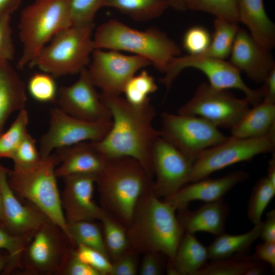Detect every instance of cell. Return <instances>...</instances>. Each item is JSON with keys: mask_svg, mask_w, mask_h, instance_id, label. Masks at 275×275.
I'll list each match as a JSON object with an SVG mask.
<instances>
[{"mask_svg": "<svg viewBox=\"0 0 275 275\" xmlns=\"http://www.w3.org/2000/svg\"><path fill=\"white\" fill-rule=\"evenodd\" d=\"M175 211L153 193L152 185L149 187L140 198L128 226L130 247L144 253H161L171 262L185 232Z\"/></svg>", "mask_w": 275, "mask_h": 275, "instance_id": "7a4b0ae2", "label": "cell"}, {"mask_svg": "<svg viewBox=\"0 0 275 275\" xmlns=\"http://www.w3.org/2000/svg\"><path fill=\"white\" fill-rule=\"evenodd\" d=\"M27 89L35 100L41 102H53L57 100L58 89L54 77L42 72L35 73L30 78Z\"/></svg>", "mask_w": 275, "mask_h": 275, "instance_id": "74e56055", "label": "cell"}, {"mask_svg": "<svg viewBox=\"0 0 275 275\" xmlns=\"http://www.w3.org/2000/svg\"><path fill=\"white\" fill-rule=\"evenodd\" d=\"M275 195V185L266 177L260 179L254 186L248 206V216L254 225L261 222L262 214Z\"/></svg>", "mask_w": 275, "mask_h": 275, "instance_id": "e575fe53", "label": "cell"}, {"mask_svg": "<svg viewBox=\"0 0 275 275\" xmlns=\"http://www.w3.org/2000/svg\"><path fill=\"white\" fill-rule=\"evenodd\" d=\"M244 98H238L227 90L218 89L203 82L178 114L202 118L217 128L231 129L250 107Z\"/></svg>", "mask_w": 275, "mask_h": 275, "instance_id": "7c38bea8", "label": "cell"}, {"mask_svg": "<svg viewBox=\"0 0 275 275\" xmlns=\"http://www.w3.org/2000/svg\"><path fill=\"white\" fill-rule=\"evenodd\" d=\"M67 228L70 241L75 246L82 244L95 249L109 258L103 236L97 225L90 221L71 222H67Z\"/></svg>", "mask_w": 275, "mask_h": 275, "instance_id": "4dcf8cb0", "label": "cell"}, {"mask_svg": "<svg viewBox=\"0 0 275 275\" xmlns=\"http://www.w3.org/2000/svg\"><path fill=\"white\" fill-rule=\"evenodd\" d=\"M74 248L64 231L48 220L33 233L26 244L20 269L28 274H62Z\"/></svg>", "mask_w": 275, "mask_h": 275, "instance_id": "ba28073f", "label": "cell"}, {"mask_svg": "<svg viewBox=\"0 0 275 275\" xmlns=\"http://www.w3.org/2000/svg\"><path fill=\"white\" fill-rule=\"evenodd\" d=\"M21 0H0V18L11 16L20 6Z\"/></svg>", "mask_w": 275, "mask_h": 275, "instance_id": "f907efd6", "label": "cell"}, {"mask_svg": "<svg viewBox=\"0 0 275 275\" xmlns=\"http://www.w3.org/2000/svg\"><path fill=\"white\" fill-rule=\"evenodd\" d=\"M157 90L154 78L147 71L142 70L132 76L125 85L123 93L130 104L141 106L150 100L149 96Z\"/></svg>", "mask_w": 275, "mask_h": 275, "instance_id": "d6a6232c", "label": "cell"}, {"mask_svg": "<svg viewBox=\"0 0 275 275\" xmlns=\"http://www.w3.org/2000/svg\"><path fill=\"white\" fill-rule=\"evenodd\" d=\"M268 179L275 185V155H272L268 162L267 174L266 176Z\"/></svg>", "mask_w": 275, "mask_h": 275, "instance_id": "db71d44e", "label": "cell"}, {"mask_svg": "<svg viewBox=\"0 0 275 275\" xmlns=\"http://www.w3.org/2000/svg\"><path fill=\"white\" fill-rule=\"evenodd\" d=\"M161 253L148 252L144 253L139 269L141 275H159L163 272L164 264Z\"/></svg>", "mask_w": 275, "mask_h": 275, "instance_id": "f6af8a7d", "label": "cell"}, {"mask_svg": "<svg viewBox=\"0 0 275 275\" xmlns=\"http://www.w3.org/2000/svg\"><path fill=\"white\" fill-rule=\"evenodd\" d=\"M135 251L130 248L112 262L109 275H135L138 270Z\"/></svg>", "mask_w": 275, "mask_h": 275, "instance_id": "ee69618b", "label": "cell"}, {"mask_svg": "<svg viewBox=\"0 0 275 275\" xmlns=\"http://www.w3.org/2000/svg\"><path fill=\"white\" fill-rule=\"evenodd\" d=\"M249 177L246 172L238 170L218 178H205L187 183L176 193L162 200L175 210H182L187 208L194 201L210 202L221 199L235 186L245 181Z\"/></svg>", "mask_w": 275, "mask_h": 275, "instance_id": "d6986e66", "label": "cell"}, {"mask_svg": "<svg viewBox=\"0 0 275 275\" xmlns=\"http://www.w3.org/2000/svg\"><path fill=\"white\" fill-rule=\"evenodd\" d=\"M259 237L263 241L275 242V210L267 213L266 219L262 221Z\"/></svg>", "mask_w": 275, "mask_h": 275, "instance_id": "c3c4849f", "label": "cell"}, {"mask_svg": "<svg viewBox=\"0 0 275 275\" xmlns=\"http://www.w3.org/2000/svg\"><path fill=\"white\" fill-rule=\"evenodd\" d=\"M229 56L230 63L257 82H263L275 67L270 51L261 47L245 30L238 29Z\"/></svg>", "mask_w": 275, "mask_h": 275, "instance_id": "ffe728a7", "label": "cell"}, {"mask_svg": "<svg viewBox=\"0 0 275 275\" xmlns=\"http://www.w3.org/2000/svg\"><path fill=\"white\" fill-rule=\"evenodd\" d=\"M239 29L237 23L216 18L210 44L205 52L199 56L225 60L229 56Z\"/></svg>", "mask_w": 275, "mask_h": 275, "instance_id": "f1b7e54d", "label": "cell"}, {"mask_svg": "<svg viewBox=\"0 0 275 275\" xmlns=\"http://www.w3.org/2000/svg\"><path fill=\"white\" fill-rule=\"evenodd\" d=\"M95 49L125 51L143 57L164 73L172 61L180 56L178 45L155 27L133 29L115 19L103 22L93 35Z\"/></svg>", "mask_w": 275, "mask_h": 275, "instance_id": "277c9868", "label": "cell"}, {"mask_svg": "<svg viewBox=\"0 0 275 275\" xmlns=\"http://www.w3.org/2000/svg\"><path fill=\"white\" fill-rule=\"evenodd\" d=\"M262 221L254 225L250 231L238 235H230L224 232L216 236L208 246V259L215 260L244 254L260 236Z\"/></svg>", "mask_w": 275, "mask_h": 275, "instance_id": "4316f807", "label": "cell"}, {"mask_svg": "<svg viewBox=\"0 0 275 275\" xmlns=\"http://www.w3.org/2000/svg\"><path fill=\"white\" fill-rule=\"evenodd\" d=\"M149 65V61L139 56L95 49L87 69L93 83L101 92L120 95L136 72Z\"/></svg>", "mask_w": 275, "mask_h": 275, "instance_id": "5bb4252c", "label": "cell"}, {"mask_svg": "<svg viewBox=\"0 0 275 275\" xmlns=\"http://www.w3.org/2000/svg\"><path fill=\"white\" fill-rule=\"evenodd\" d=\"M25 86L9 61L0 62V134L9 117L25 109Z\"/></svg>", "mask_w": 275, "mask_h": 275, "instance_id": "cb8c5ba5", "label": "cell"}, {"mask_svg": "<svg viewBox=\"0 0 275 275\" xmlns=\"http://www.w3.org/2000/svg\"><path fill=\"white\" fill-rule=\"evenodd\" d=\"M275 128L267 135L258 138L233 136L203 151L193 163L189 183L208 177L231 165L252 160L264 153L274 152Z\"/></svg>", "mask_w": 275, "mask_h": 275, "instance_id": "9c48e42d", "label": "cell"}, {"mask_svg": "<svg viewBox=\"0 0 275 275\" xmlns=\"http://www.w3.org/2000/svg\"><path fill=\"white\" fill-rule=\"evenodd\" d=\"M266 270L263 262L259 261L254 265L249 268L244 275H262Z\"/></svg>", "mask_w": 275, "mask_h": 275, "instance_id": "816d5d0a", "label": "cell"}, {"mask_svg": "<svg viewBox=\"0 0 275 275\" xmlns=\"http://www.w3.org/2000/svg\"><path fill=\"white\" fill-rule=\"evenodd\" d=\"M32 234L15 236L0 223V249L6 250L11 257L10 263L3 274H10L16 268L20 269L21 254Z\"/></svg>", "mask_w": 275, "mask_h": 275, "instance_id": "8d00e7d4", "label": "cell"}, {"mask_svg": "<svg viewBox=\"0 0 275 275\" xmlns=\"http://www.w3.org/2000/svg\"><path fill=\"white\" fill-rule=\"evenodd\" d=\"M161 119L160 136L193 162L203 151L227 138L200 117L163 112Z\"/></svg>", "mask_w": 275, "mask_h": 275, "instance_id": "30bf717a", "label": "cell"}, {"mask_svg": "<svg viewBox=\"0 0 275 275\" xmlns=\"http://www.w3.org/2000/svg\"><path fill=\"white\" fill-rule=\"evenodd\" d=\"M60 163L56 167L57 177L77 174L93 175L97 177L105 168L108 160L92 142H83L57 150Z\"/></svg>", "mask_w": 275, "mask_h": 275, "instance_id": "44dd1931", "label": "cell"}, {"mask_svg": "<svg viewBox=\"0 0 275 275\" xmlns=\"http://www.w3.org/2000/svg\"><path fill=\"white\" fill-rule=\"evenodd\" d=\"M59 163L56 153L50 154L32 167H13L8 171V180L19 199L26 200L35 205L59 226L70 239L55 174Z\"/></svg>", "mask_w": 275, "mask_h": 275, "instance_id": "5b68a950", "label": "cell"}, {"mask_svg": "<svg viewBox=\"0 0 275 275\" xmlns=\"http://www.w3.org/2000/svg\"><path fill=\"white\" fill-rule=\"evenodd\" d=\"M187 68H193L202 72L207 77L209 84L214 88L241 91L253 106L262 100L261 88L254 89L248 87L243 80L240 72L230 62L223 59L188 54L180 56L175 58L170 63L160 82L167 89H170L180 73Z\"/></svg>", "mask_w": 275, "mask_h": 275, "instance_id": "8fae6325", "label": "cell"}, {"mask_svg": "<svg viewBox=\"0 0 275 275\" xmlns=\"http://www.w3.org/2000/svg\"><path fill=\"white\" fill-rule=\"evenodd\" d=\"M112 124V119L87 121L73 117L60 108H52L49 128L40 139L41 157L48 156L53 150L81 142L99 141L108 132Z\"/></svg>", "mask_w": 275, "mask_h": 275, "instance_id": "4fadbf2b", "label": "cell"}, {"mask_svg": "<svg viewBox=\"0 0 275 275\" xmlns=\"http://www.w3.org/2000/svg\"><path fill=\"white\" fill-rule=\"evenodd\" d=\"M155 180L152 190L158 198H167L189 183L193 162L160 135L151 153Z\"/></svg>", "mask_w": 275, "mask_h": 275, "instance_id": "9a60e30c", "label": "cell"}, {"mask_svg": "<svg viewBox=\"0 0 275 275\" xmlns=\"http://www.w3.org/2000/svg\"><path fill=\"white\" fill-rule=\"evenodd\" d=\"M238 22L263 48L270 51L275 46V25L268 16L263 0H237Z\"/></svg>", "mask_w": 275, "mask_h": 275, "instance_id": "603a6c76", "label": "cell"}, {"mask_svg": "<svg viewBox=\"0 0 275 275\" xmlns=\"http://www.w3.org/2000/svg\"><path fill=\"white\" fill-rule=\"evenodd\" d=\"M151 178L133 158L109 159L96 182L102 208L128 226L140 198L152 184Z\"/></svg>", "mask_w": 275, "mask_h": 275, "instance_id": "3957f363", "label": "cell"}, {"mask_svg": "<svg viewBox=\"0 0 275 275\" xmlns=\"http://www.w3.org/2000/svg\"><path fill=\"white\" fill-rule=\"evenodd\" d=\"M71 25L70 0H35L26 7L18 24L22 50L17 67L29 66L55 35Z\"/></svg>", "mask_w": 275, "mask_h": 275, "instance_id": "8992f818", "label": "cell"}, {"mask_svg": "<svg viewBox=\"0 0 275 275\" xmlns=\"http://www.w3.org/2000/svg\"><path fill=\"white\" fill-rule=\"evenodd\" d=\"M100 96L110 112L112 124L102 139L92 142L108 159L129 157L136 159L152 177V150L160 134L153 126L156 111L150 100L135 106L120 95L101 92Z\"/></svg>", "mask_w": 275, "mask_h": 275, "instance_id": "6da1fadb", "label": "cell"}, {"mask_svg": "<svg viewBox=\"0 0 275 275\" xmlns=\"http://www.w3.org/2000/svg\"><path fill=\"white\" fill-rule=\"evenodd\" d=\"M169 4V7L173 8L174 9L184 11L187 10V0H168Z\"/></svg>", "mask_w": 275, "mask_h": 275, "instance_id": "11a10c76", "label": "cell"}, {"mask_svg": "<svg viewBox=\"0 0 275 275\" xmlns=\"http://www.w3.org/2000/svg\"><path fill=\"white\" fill-rule=\"evenodd\" d=\"M104 7L114 8L138 21H147L161 15L169 7L168 0H106Z\"/></svg>", "mask_w": 275, "mask_h": 275, "instance_id": "83f0119b", "label": "cell"}, {"mask_svg": "<svg viewBox=\"0 0 275 275\" xmlns=\"http://www.w3.org/2000/svg\"><path fill=\"white\" fill-rule=\"evenodd\" d=\"M3 200L1 189L0 187V223L3 224Z\"/></svg>", "mask_w": 275, "mask_h": 275, "instance_id": "9f6ffc18", "label": "cell"}, {"mask_svg": "<svg viewBox=\"0 0 275 275\" xmlns=\"http://www.w3.org/2000/svg\"><path fill=\"white\" fill-rule=\"evenodd\" d=\"M62 178L64 185L61 200L67 222L100 221L105 210L97 205L93 199L97 177L77 174Z\"/></svg>", "mask_w": 275, "mask_h": 275, "instance_id": "e0dca14e", "label": "cell"}, {"mask_svg": "<svg viewBox=\"0 0 275 275\" xmlns=\"http://www.w3.org/2000/svg\"><path fill=\"white\" fill-rule=\"evenodd\" d=\"M100 221L102 223L103 237L108 255L114 262L130 248L127 231L106 210Z\"/></svg>", "mask_w": 275, "mask_h": 275, "instance_id": "1f68e13d", "label": "cell"}, {"mask_svg": "<svg viewBox=\"0 0 275 275\" xmlns=\"http://www.w3.org/2000/svg\"><path fill=\"white\" fill-rule=\"evenodd\" d=\"M62 275H101L97 270L78 259L73 253L68 260Z\"/></svg>", "mask_w": 275, "mask_h": 275, "instance_id": "bcb514c9", "label": "cell"}, {"mask_svg": "<svg viewBox=\"0 0 275 275\" xmlns=\"http://www.w3.org/2000/svg\"><path fill=\"white\" fill-rule=\"evenodd\" d=\"M74 254L78 259L97 270L101 275L109 274L112 262L101 252L82 244H77L74 248Z\"/></svg>", "mask_w": 275, "mask_h": 275, "instance_id": "b9f144b4", "label": "cell"}, {"mask_svg": "<svg viewBox=\"0 0 275 275\" xmlns=\"http://www.w3.org/2000/svg\"><path fill=\"white\" fill-rule=\"evenodd\" d=\"M106 0H70L72 25L94 23L97 11L105 6Z\"/></svg>", "mask_w": 275, "mask_h": 275, "instance_id": "f35d334b", "label": "cell"}, {"mask_svg": "<svg viewBox=\"0 0 275 275\" xmlns=\"http://www.w3.org/2000/svg\"><path fill=\"white\" fill-rule=\"evenodd\" d=\"M208 259L207 248L195 236L184 232L173 259L168 262L169 274L196 275Z\"/></svg>", "mask_w": 275, "mask_h": 275, "instance_id": "d4e9b609", "label": "cell"}, {"mask_svg": "<svg viewBox=\"0 0 275 275\" xmlns=\"http://www.w3.org/2000/svg\"><path fill=\"white\" fill-rule=\"evenodd\" d=\"M187 10L209 13L216 18L238 22L237 0H187Z\"/></svg>", "mask_w": 275, "mask_h": 275, "instance_id": "d590c367", "label": "cell"}, {"mask_svg": "<svg viewBox=\"0 0 275 275\" xmlns=\"http://www.w3.org/2000/svg\"><path fill=\"white\" fill-rule=\"evenodd\" d=\"M211 260L206 262L196 275H244L249 268L260 261L247 253Z\"/></svg>", "mask_w": 275, "mask_h": 275, "instance_id": "f546056e", "label": "cell"}, {"mask_svg": "<svg viewBox=\"0 0 275 275\" xmlns=\"http://www.w3.org/2000/svg\"><path fill=\"white\" fill-rule=\"evenodd\" d=\"M9 169L0 164V187L3 200V224L11 234L22 236L33 233L49 220L37 207L29 202L22 203L10 186Z\"/></svg>", "mask_w": 275, "mask_h": 275, "instance_id": "ac0fdd59", "label": "cell"}, {"mask_svg": "<svg viewBox=\"0 0 275 275\" xmlns=\"http://www.w3.org/2000/svg\"><path fill=\"white\" fill-rule=\"evenodd\" d=\"M249 108L230 129L232 136L244 139L268 135L275 128V104L262 101Z\"/></svg>", "mask_w": 275, "mask_h": 275, "instance_id": "484cf974", "label": "cell"}, {"mask_svg": "<svg viewBox=\"0 0 275 275\" xmlns=\"http://www.w3.org/2000/svg\"><path fill=\"white\" fill-rule=\"evenodd\" d=\"M10 17L5 16L0 18V62H9L14 56Z\"/></svg>", "mask_w": 275, "mask_h": 275, "instance_id": "7bdbcfd3", "label": "cell"}, {"mask_svg": "<svg viewBox=\"0 0 275 275\" xmlns=\"http://www.w3.org/2000/svg\"><path fill=\"white\" fill-rule=\"evenodd\" d=\"M36 142L28 133L15 152L12 158L14 168H25L37 163L41 157L36 146Z\"/></svg>", "mask_w": 275, "mask_h": 275, "instance_id": "60d3db41", "label": "cell"}, {"mask_svg": "<svg viewBox=\"0 0 275 275\" xmlns=\"http://www.w3.org/2000/svg\"><path fill=\"white\" fill-rule=\"evenodd\" d=\"M253 257L257 260L266 262L275 270V242L264 241L258 244Z\"/></svg>", "mask_w": 275, "mask_h": 275, "instance_id": "7dc6e473", "label": "cell"}, {"mask_svg": "<svg viewBox=\"0 0 275 275\" xmlns=\"http://www.w3.org/2000/svg\"><path fill=\"white\" fill-rule=\"evenodd\" d=\"M260 87L263 101L275 104V67L267 74Z\"/></svg>", "mask_w": 275, "mask_h": 275, "instance_id": "681fc988", "label": "cell"}, {"mask_svg": "<svg viewBox=\"0 0 275 275\" xmlns=\"http://www.w3.org/2000/svg\"><path fill=\"white\" fill-rule=\"evenodd\" d=\"M11 261V257L6 250L0 249V273L5 272Z\"/></svg>", "mask_w": 275, "mask_h": 275, "instance_id": "f5cc1de1", "label": "cell"}, {"mask_svg": "<svg viewBox=\"0 0 275 275\" xmlns=\"http://www.w3.org/2000/svg\"><path fill=\"white\" fill-rule=\"evenodd\" d=\"M77 80L58 89L57 100L60 108L76 118L90 122L112 119L109 109L101 99L85 68Z\"/></svg>", "mask_w": 275, "mask_h": 275, "instance_id": "2e32d148", "label": "cell"}, {"mask_svg": "<svg viewBox=\"0 0 275 275\" xmlns=\"http://www.w3.org/2000/svg\"><path fill=\"white\" fill-rule=\"evenodd\" d=\"M177 218L185 232L192 234L205 232L217 236L224 232L230 212L222 199L205 203L195 210H178Z\"/></svg>", "mask_w": 275, "mask_h": 275, "instance_id": "7402d4cb", "label": "cell"}, {"mask_svg": "<svg viewBox=\"0 0 275 275\" xmlns=\"http://www.w3.org/2000/svg\"><path fill=\"white\" fill-rule=\"evenodd\" d=\"M211 40L210 34L206 28L195 25L189 28L184 33L182 46L188 55L199 56L206 51Z\"/></svg>", "mask_w": 275, "mask_h": 275, "instance_id": "ab89813d", "label": "cell"}, {"mask_svg": "<svg viewBox=\"0 0 275 275\" xmlns=\"http://www.w3.org/2000/svg\"><path fill=\"white\" fill-rule=\"evenodd\" d=\"M28 112L22 109L9 129L0 134V158L12 159L18 147L28 133Z\"/></svg>", "mask_w": 275, "mask_h": 275, "instance_id": "836d02e7", "label": "cell"}, {"mask_svg": "<svg viewBox=\"0 0 275 275\" xmlns=\"http://www.w3.org/2000/svg\"><path fill=\"white\" fill-rule=\"evenodd\" d=\"M94 23L71 25L59 32L44 47L30 67L54 77L79 74L89 65L95 49Z\"/></svg>", "mask_w": 275, "mask_h": 275, "instance_id": "52a82bcc", "label": "cell"}]
</instances>
